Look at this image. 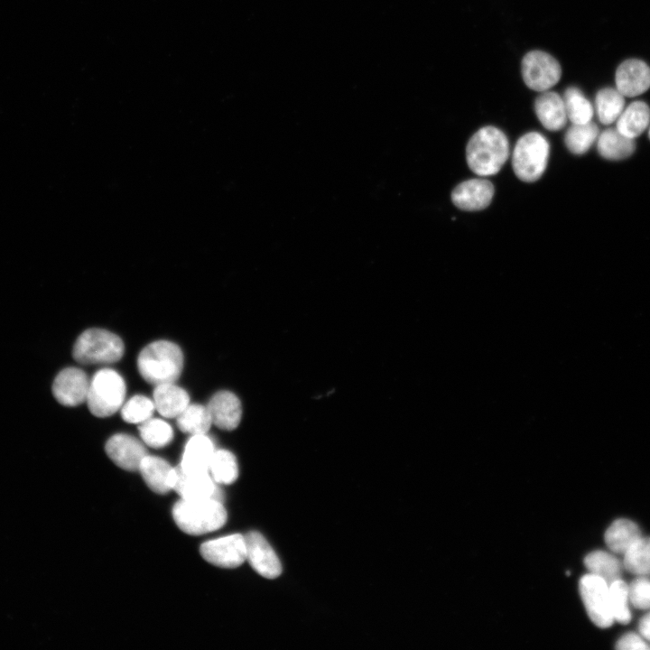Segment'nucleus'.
I'll return each mask as SVG.
<instances>
[{
  "mask_svg": "<svg viewBox=\"0 0 650 650\" xmlns=\"http://www.w3.org/2000/svg\"><path fill=\"white\" fill-rule=\"evenodd\" d=\"M521 72L525 85L538 92L549 90L556 85L562 76L558 60L543 51L527 52L521 62Z\"/></svg>",
  "mask_w": 650,
  "mask_h": 650,
  "instance_id": "nucleus-7",
  "label": "nucleus"
},
{
  "mask_svg": "<svg viewBox=\"0 0 650 650\" xmlns=\"http://www.w3.org/2000/svg\"><path fill=\"white\" fill-rule=\"evenodd\" d=\"M212 423L219 429L232 431L236 429L242 416V406L239 399L233 393L219 391L209 402Z\"/></svg>",
  "mask_w": 650,
  "mask_h": 650,
  "instance_id": "nucleus-16",
  "label": "nucleus"
},
{
  "mask_svg": "<svg viewBox=\"0 0 650 650\" xmlns=\"http://www.w3.org/2000/svg\"><path fill=\"white\" fill-rule=\"evenodd\" d=\"M495 193L493 184L484 178H474L458 184L451 192V201L460 209L476 211L486 209Z\"/></svg>",
  "mask_w": 650,
  "mask_h": 650,
  "instance_id": "nucleus-13",
  "label": "nucleus"
},
{
  "mask_svg": "<svg viewBox=\"0 0 650 650\" xmlns=\"http://www.w3.org/2000/svg\"><path fill=\"white\" fill-rule=\"evenodd\" d=\"M648 135H649V138H650V127H649V131H648Z\"/></svg>",
  "mask_w": 650,
  "mask_h": 650,
  "instance_id": "nucleus-37",
  "label": "nucleus"
},
{
  "mask_svg": "<svg viewBox=\"0 0 650 650\" xmlns=\"http://www.w3.org/2000/svg\"><path fill=\"white\" fill-rule=\"evenodd\" d=\"M650 108L644 101H634L624 108L617 119L616 128L624 135L635 139L648 126Z\"/></svg>",
  "mask_w": 650,
  "mask_h": 650,
  "instance_id": "nucleus-22",
  "label": "nucleus"
},
{
  "mask_svg": "<svg viewBox=\"0 0 650 650\" xmlns=\"http://www.w3.org/2000/svg\"><path fill=\"white\" fill-rule=\"evenodd\" d=\"M595 106L599 120L603 125H610L624 110L625 97L617 88H604L598 91Z\"/></svg>",
  "mask_w": 650,
  "mask_h": 650,
  "instance_id": "nucleus-24",
  "label": "nucleus"
},
{
  "mask_svg": "<svg viewBox=\"0 0 650 650\" xmlns=\"http://www.w3.org/2000/svg\"><path fill=\"white\" fill-rule=\"evenodd\" d=\"M214 481L218 484H231L238 476L236 457L228 450H215L209 468Z\"/></svg>",
  "mask_w": 650,
  "mask_h": 650,
  "instance_id": "nucleus-29",
  "label": "nucleus"
},
{
  "mask_svg": "<svg viewBox=\"0 0 650 650\" xmlns=\"http://www.w3.org/2000/svg\"><path fill=\"white\" fill-rule=\"evenodd\" d=\"M200 551L208 562L221 568H237L246 560L245 536L239 534L207 541Z\"/></svg>",
  "mask_w": 650,
  "mask_h": 650,
  "instance_id": "nucleus-9",
  "label": "nucleus"
},
{
  "mask_svg": "<svg viewBox=\"0 0 650 650\" xmlns=\"http://www.w3.org/2000/svg\"><path fill=\"white\" fill-rule=\"evenodd\" d=\"M580 594L590 620L599 627L607 628L614 621L609 601L608 584L589 573L580 580Z\"/></svg>",
  "mask_w": 650,
  "mask_h": 650,
  "instance_id": "nucleus-8",
  "label": "nucleus"
},
{
  "mask_svg": "<svg viewBox=\"0 0 650 650\" xmlns=\"http://www.w3.org/2000/svg\"><path fill=\"white\" fill-rule=\"evenodd\" d=\"M137 367L142 377L149 384L174 383L183 367V354L171 341H154L142 349Z\"/></svg>",
  "mask_w": 650,
  "mask_h": 650,
  "instance_id": "nucleus-2",
  "label": "nucleus"
},
{
  "mask_svg": "<svg viewBox=\"0 0 650 650\" xmlns=\"http://www.w3.org/2000/svg\"><path fill=\"white\" fill-rule=\"evenodd\" d=\"M176 418L179 429L192 435L206 434L212 424L208 407L201 404H189Z\"/></svg>",
  "mask_w": 650,
  "mask_h": 650,
  "instance_id": "nucleus-26",
  "label": "nucleus"
},
{
  "mask_svg": "<svg viewBox=\"0 0 650 650\" xmlns=\"http://www.w3.org/2000/svg\"><path fill=\"white\" fill-rule=\"evenodd\" d=\"M125 396V384L112 369L98 371L91 381L87 396L89 411L97 417H107L117 412Z\"/></svg>",
  "mask_w": 650,
  "mask_h": 650,
  "instance_id": "nucleus-6",
  "label": "nucleus"
},
{
  "mask_svg": "<svg viewBox=\"0 0 650 650\" xmlns=\"http://www.w3.org/2000/svg\"><path fill=\"white\" fill-rule=\"evenodd\" d=\"M590 573L603 579L608 585L619 579L621 572L620 562L613 555L604 551H594L589 553L584 560Z\"/></svg>",
  "mask_w": 650,
  "mask_h": 650,
  "instance_id": "nucleus-27",
  "label": "nucleus"
},
{
  "mask_svg": "<svg viewBox=\"0 0 650 650\" xmlns=\"http://www.w3.org/2000/svg\"><path fill=\"white\" fill-rule=\"evenodd\" d=\"M172 516L181 531L192 535L216 531L228 518L222 502L213 498H181L173 506Z\"/></svg>",
  "mask_w": 650,
  "mask_h": 650,
  "instance_id": "nucleus-3",
  "label": "nucleus"
},
{
  "mask_svg": "<svg viewBox=\"0 0 650 650\" xmlns=\"http://www.w3.org/2000/svg\"><path fill=\"white\" fill-rule=\"evenodd\" d=\"M534 112L543 126L550 131L563 128L568 121L562 97L554 91H543L534 101Z\"/></svg>",
  "mask_w": 650,
  "mask_h": 650,
  "instance_id": "nucleus-17",
  "label": "nucleus"
},
{
  "mask_svg": "<svg viewBox=\"0 0 650 650\" xmlns=\"http://www.w3.org/2000/svg\"><path fill=\"white\" fill-rule=\"evenodd\" d=\"M625 568L638 575L650 573V537H640L625 552Z\"/></svg>",
  "mask_w": 650,
  "mask_h": 650,
  "instance_id": "nucleus-30",
  "label": "nucleus"
},
{
  "mask_svg": "<svg viewBox=\"0 0 650 650\" xmlns=\"http://www.w3.org/2000/svg\"><path fill=\"white\" fill-rule=\"evenodd\" d=\"M172 489L183 499H222L221 492L209 471H190L181 465L174 468Z\"/></svg>",
  "mask_w": 650,
  "mask_h": 650,
  "instance_id": "nucleus-10",
  "label": "nucleus"
},
{
  "mask_svg": "<svg viewBox=\"0 0 650 650\" xmlns=\"http://www.w3.org/2000/svg\"><path fill=\"white\" fill-rule=\"evenodd\" d=\"M550 155V144L544 135L529 132L515 144L512 167L516 177L525 182H534L543 174Z\"/></svg>",
  "mask_w": 650,
  "mask_h": 650,
  "instance_id": "nucleus-4",
  "label": "nucleus"
},
{
  "mask_svg": "<svg viewBox=\"0 0 650 650\" xmlns=\"http://www.w3.org/2000/svg\"><path fill=\"white\" fill-rule=\"evenodd\" d=\"M616 648L620 650H644L647 649L648 646L639 636L628 633L617 642Z\"/></svg>",
  "mask_w": 650,
  "mask_h": 650,
  "instance_id": "nucleus-35",
  "label": "nucleus"
},
{
  "mask_svg": "<svg viewBox=\"0 0 650 650\" xmlns=\"http://www.w3.org/2000/svg\"><path fill=\"white\" fill-rule=\"evenodd\" d=\"M599 153L605 159L618 161L630 156L635 151V141L622 135L617 128H608L597 139Z\"/></svg>",
  "mask_w": 650,
  "mask_h": 650,
  "instance_id": "nucleus-21",
  "label": "nucleus"
},
{
  "mask_svg": "<svg viewBox=\"0 0 650 650\" xmlns=\"http://www.w3.org/2000/svg\"><path fill=\"white\" fill-rule=\"evenodd\" d=\"M609 601L615 620L627 624L631 619L628 608V586L621 580H616L608 585Z\"/></svg>",
  "mask_w": 650,
  "mask_h": 650,
  "instance_id": "nucleus-32",
  "label": "nucleus"
},
{
  "mask_svg": "<svg viewBox=\"0 0 650 650\" xmlns=\"http://www.w3.org/2000/svg\"><path fill=\"white\" fill-rule=\"evenodd\" d=\"M615 79L624 97H636L650 88V68L641 60L628 59L618 67Z\"/></svg>",
  "mask_w": 650,
  "mask_h": 650,
  "instance_id": "nucleus-15",
  "label": "nucleus"
},
{
  "mask_svg": "<svg viewBox=\"0 0 650 650\" xmlns=\"http://www.w3.org/2000/svg\"><path fill=\"white\" fill-rule=\"evenodd\" d=\"M139 471L146 485L157 494H166L173 488L174 468L164 460L147 455Z\"/></svg>",
  "mask_w": 650,
  "mask_h": 650,
  "instance_id": "nucleus-18",
  "label": "nucleus"
},
{
  "mask_svg": "<svg viewBox=\"0 0 650 650\" xmlns=\"http://www.w3.org/2000/svg\"><path fill=\"white\" fill-rule=\"evenodd\" d=\"M640 537V529L634 522L618 519L606 531L605 542L613 552L625 553Z\"/></svg>",
  "mask_w": 650,
  "mask_h": 650,
  "instance_id": "nucleus-23",
  "label": "nucleus"
},
{
  "mask_svg": "<svg viewBox=\"0 0 650 650\" xmlns=\"http://www.w3.org/2000/svg\"><path fill=\"white\" fill-rule=\"evenodd\" d=\"M639 630L645 638L650 640V613L640 620Z\"/></svg>",
  "mask_w": 650,
  "mask_h": 650,
  "instance_id": "nucleus-36",
  "label": "nucleus"
},
{
  "mask_svg": "<svg viewBox=\"0 0 650 650\" xmlns=\"http://www.w3.org/2000/svg\"><path fill=\"white\" fill-rule=\"evenodd\" d=\"M599 135V128L592 122L572 124L565 133L564 143L571 153L580 155L590 150Z\"/></svg>",
  "mask_w": 650,
  "mask_h": 650,
  "instance_id": "nucleus-25",
  "label": "nucleus"
},
{
  "mask_svg": "<svg viewBox=\"0 0 650 650\" xmlns=\"http://www.w3.org/2000/svg\"><path fill=\"white\" fill-rule=\"evenodd\" d=\"M246 560L262 577L275 579L282 573V565L275 552L258 532L251 531L245 535Z\"/></svg>",
  "mask_w": 650,
  "mask_h": 650,
  "instance_id": "nucleus-11",
  "label": "nucleus"
},
{
  "mask_svg": "<svg viewBox=\"0 0 650 650\" xmlns=\"http://www.w3.org/2000/svg\"><path fill=\"white\" fill-rule=\"evenodd\" d=\"M189 402L187 392L173 383L155 385L153 404L163 417H177L189 405Z\"/></svg>",
  "mask_w": 650,
  "mask_h": 650,
  "instance_id": "nucleus-20",
  "label": "nucleus"
},
{
  "mask_svg": "<svg viewBox=\"0 0 650 650\" xmlns=\"http://www.w3.org/2000/svg\"><path fill=\"white\" fill-rule=\"evenodd\" d=\"M568 120L571 124L591 122L594 109L590 100L575 87H569L562 97Z\"/></svg>",
  "mask_w": 650,
  "mask_h": 650,
  "instance_id": "nucleus-28",
  "label": "nucleus"
},
{
  "mask_svg": "<svg viewBox=\"0 0 650 650\" xmlns=\"http://www.w3.org/2000/svg\"><path fill=\"white\" fill-rule=\"evenodd\" d=\"M215 452L211 440L205 434H196L186 443L181 466L190 471H209Z\"/></svg>",
  "mask_w": 650,
  "mask_h": 650,
  "instance_id": "nucleus-19",
  "label": "nucleus"
},
{
  "mask_svg": "<svg viewBox=\"0 0 650 650\" xmlns=\"http://www.w3.org/2000/svg\"><path fill=\"white\" fill-rule=\"evenodd\" d=\"M509 156V142L498 128L488 125L478 129L466 147L469 168L480 177L497 174Z\"/></svg>",
  "mask_w": 650,
  "mask_h": 650,
  "instance_id": "nucleus-1",
  "label": "nucleus"
},
{
  "mask_svg": "<svg viewBox=\"0 0 650 650\" xmlns=\"http://www.w3.org/2000/svg\"><path fill=\"white\" fill-rule=\"evenodd\" d=\"M106 452L119 468L128 470H139L142 460L147 456L144 446L133 436L116 434L106 443Z\"/></svg>",
  "mask_w": 650,
  "mask_h": 650,
  "instance_id": "nucleus-14",
  "label": "nucleus"
},
{
  "mask_svg": "<svg viewBox=\"0 0 650 650\" xmlns=\"http://www.w3.org/2000/svg\"><path fill=\"white\" fill-rule=\"evenodd\" d=\"M155 409L152 400L144 395H135L121 409L122 418L130 423H142L150 419Z\"/></svg>",
  "mask_w": 650,
  "mask_h": 650,
  "instance_id": "nucleus-33",
  "label": "nucleus"
},
{
  "mask_svg": "<svg viewBox=\"0 0 650 650\" xmlns=\"http://www.w3.org/2000/svg\"><path fill=\"white\" fill-rule=\"evenodd\" d=\"M628 596L634 607L650 608V580L645 578L633 580L628 586Z\"/></svg>",
  "mask_w": 650,
  "mask_h": 650,
  "instance_id": "nucleus-34",
  "label": "nucleus"
},
{
  "mask_svg": "<svg viewBox=\"0 0 650 650\" xmlns=\"http://www.w3.org/2000/svg\"><path fill=\"white\" fill-rule=\"evenodd\" d=\"M89 381L79 368L67 367L55 377L52 394L55 399L65 406H77L87 401Z\"/></svg>",
  "mask_w": 650,
  "mask_h": 650,
  "instance_id": "nucleus-12",
  "label": "nucleus"
},
{
  "mask_svg": "<svg viewBox=\"0 0 650 650\" xmlns=\"http://www.w3.org/2000/svg\"><path fill=\"white\" fill-rule=\"evenodd\" d=\"M143 441L152 448H162L173 438V431L169 423L160 419H148L138 427Z\"/></svg>",
  "mask_w": 650,
  "mask_h": 650,
  "instance_id": "nucleus-31",
  "label": "nucleus"
},
{
  "mask_svg": "<svg viewBox=\"0 0 650 650\" xmlns=\"http://www.w3.org/2000/svg\"><path fill=\"white\" fill-rule=\"evenodd\" d=\"M73 358L84 365L110 364L124 354V343L116 334L102 329L82 332L73 347Z\"/></svg>",
  "mask_w": 650,
  "mask_h": 650,
  "instance_id": "nucleus-5",
  "label": "nucleus"
}]
</instances>
